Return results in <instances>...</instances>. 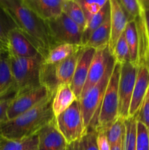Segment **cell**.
<instances>
[{"label": "cell", "instance_id": "cell-30", "mask_svg": "<svg viewBox=\"0 0 149 150\" xmlns=\"http://www.w3.org/2000/svg\"><path fill=\"white\" fill-rule=\"evenodd\" d=\"M110 145L113 146L124 139L125 124L124 119L118 117L105 131Z\"/></svg>", "mask_w": 149, "mask_h": 150}, {"label": "cell", "instance_id": "cell-38", "mask_svg": "<svg viewBox=\"0 0 149 150\" xmlns=\"http://www.w3.org/2000/svg\"><path fill=\"white\" fill-rule=\"evenodd\" d=\"M96 144L99 150H110V145L105 132L96 133Z\"/></svg>", "mask_w": 149, "mask_h": 150}, {"label": "cell", "instance_id": "cell-23", "mask_svg": "<svg viewBox=\"0 0 149 150\" xmlns=\"http://www.w3.org/2000/svg\"><path fill=\"white\" fill-rule=\"evenodd\" d=\"M126 41L130 54V62L139 66V42L137 27L134 21L128 22L124 30Z\"/></svg>", "mask_w": 149, "mask_h": 150}, {"label": "cell", "instance_id": "cell-17", "mask_svg": "<svg viewBox=\"0 0 149 150\" xmlns=\"http://www.w3.org/2000/svg\"><path fill=\"white\" fill-rule=\"evenodd\" d=\"M83 47L71 57L56 64V77L60 85L71 84Z\"/></svg>", "mask_w": 149, "mask_h": 150}, {"label": "cell", "instance_id": "cell-11", "mask_svg": "<svg viewBox=\"0 0 149 150\" xmlns=\"http://www.w3.org/2000/svg\"><path fill=\"white\" fill-rule=\"evenodd\" d=\"M7 51L11 57L15 58H30L40 54L34 45L17 28L9 32Z\"/></svg>", "mask_w": 149, "mask_h": 150}, {"label": "cell", "instance_id": "cell-26", "mask_svg": "<svg viewBox=\"0 0 149 150\" xmlns=\"http://www.w3.org/2000/svg\"><path fill=\"white\" fill-rule=\"evenodd\" d=\"M110 13V4L109 0H108V2L104 6L103 8L99 13L94 15L86 24V28L83 32V39H82L83 46H84L85 44L86 43L93 31L96 30L103 23Z\"/></svg>", "mask_w": 149, "mask_h": 150}, {"label": "cell", "instance_id": "cell-33", "mask_svg": "<svg viewBox=\"0 0 149 150\" xmlns=\"http://www.w3.org/2000/svg\"><path fill=\"white\" fill-rule=\"evenodd\" d=\"M118 2L128 22L134 21V19L143 12L139 0H118Z\"/></svg>", "mask_w": 149, "mask_h": 150}, {"label": "cell", "instance_id": "cell-28", "mask_svg": "<svg viewBox=\"0 0 149 150\" xmlns=\"http://www.w3.org/2000/svg\"><path fill=\"white\" fill-rule=\"evenodd\" d=\"M67 150H99L96 144V132L87 130L80 139L68 145Z\"/></svg>", "mask_w": 149, "mask_h": 150}, {"label": "cell", "instance_id": "cell-14", "mask_svg": "<svg viewBox=\"0 0 149 150\" xmlns=\"http://www.w3.org/2000/svg\"><path fill=\"white\" fill-rule=\"evenodd\" d=\"M64 0H22V2L45 21L56 18L62 14Z\"/></svg>", "mask_w": 149, "mask_h": 150}, {"label": "cell", "instance_id": "cell-25", "mask_svg": "<svg viewBox=\"0 0 149 150\" xmlns=\"http://www.w3.org/2000/svg\"><path fill=\"white\" fill-rule=\"evenodd\" d=\"M63 13L67 15L74 22L82 31H84L86 26V20L84 13L76 0H64L62 4Z\"/></svg>", "mask_w": 149, "mask_h": 150}, {"label": "cell", "instance_id": "cell-10", "mask_svg": "<svg viewBox=\"0 0 149 150\" xmlns=\"http://www.w3.org/2000/svg\"><path fill=\"white\" fill-rule=\"evenodd\" d=\"M111 55L112 54L110 51L108 46L96 50V52L91 63L87 79L79 99L84 96L89 89H91L102 79L107 70Z\"/></svg>", "mask_w": 149, "mask_h": 150}, {"label": "cell", "instance_id": "cell-44", "mask_svg": "<svg viewBox=\"0 0 149 150\" xmlns=\"http://www.w3.org/2000/svg\"><path fill=\"white\" fill-rule=\"evenodd\" d=\"M148 67L149 69V58H148Z\"/></svg>", "mask_w": 149, "mask_h": 150}, {"label": "cell", "instance_id": "cell-39", "mask_svg": "<svg viewBox=\"0 0 149 150\" xmlns=\"http://www.w3.org/2000/svg\"><path fill=\"white\" fill-rule=\"evenodd\" d=\"M143 17H144L145 25L146 31H147L148 37L149 39V10L143 11Z\"/></svg>", "mask_w": 149, "mask_h": 150}, {"label": "cell", "instance_id": "cell-1", "mask_svg": "<svg viewBox=\"0 0 149 150\" xmlns=\"http://www.w3.org/2000/svg\"><path fill=\"white\" fill-rule=\"evenodd\" d=\"M0 7L13 21L15 26L45 57L55 46L46 22L28 8L22 0H0Z\"/></svg>", "mask_w": 149, "mask_h": 150}, {"label": "cell", "instance_id": "cell-4", "mask_svg": "<svg viewBox=\"0 0 149 150\" xmlns=\"http://www.w3.org/2000/svg\"><path fill=\"white\" fill-rule=\"evenodd\" d=\"M13 88L17 94L40 86L39 72L44 57L41 54L30 58H15L10 55Z\"/></svg>", "mask_w": 149, "mask_h": 150}, {"label": "cell", "instance_id": "cell-31", "mask_svg": "<svg viewBox=\"0 0 149 150\" xmlns=\"http://www.w3.org/2000/svg\"><path fill=\"white\" fill-rule=\"evenodd\" d=\"M84 13L86 20V24L94 15L99 13L104 6L108 2V0L104 1H85V0H76Z\"/></svg>", "mask_w": 149, "mask_h": 150}, {"label": "cell", "instance_id": "cell-15", "mask_svg": "<svg viewBox=\"0 0 149 150\" xmlns=\"http://www.w3.org/2000/svg\"><path fill=\"white\" fill-rule=\"evenodd\" d=\"M149 87V69L145 65L138 66L137 78L130 103L129 117H134L138 112L142 102Z\"/></svg>", "mask_w": 149, "mask_h": 150}, {"label": "cell", "instance_id": "cell-2", "mask_svg": "<svg viewBox=\"0 0 149 150\" xmlns=\"http://www.w3.org/2000/svg\"><path fill=\"white\" fill-rule=\"evenodd\" d=\"M53 97L15 118L0 122V138L9 141L20 140L37 134L42 127L53 121Z\"/></svg>", "mask_w": 149, "mask_h": 150}, {"label": "cell", "instance_id": "cell-37", "mask_svg": "<svg viewBox=\"0 0 149 150\" xmlns=\"http://www.w3.org/2000/svg\"><path fill=\"white\" fill-rule=\"evenodd\" d=\"M136 119L137 122H141L149 130V87L140 109L136 114Z\"/></svg>", "mask_w": 149, "mask_h": 150}, {"label": "cell", "instance_id": "cell-12", "mask_svg": "<svg viewBox=\"0 0 149 150\" xmlns=\"http://www.w3.org/2000/svg\"><path fill=\"white\" fill-rule=\"evenodd\" d=\"M95 52L96 50L93 48H86L84 46L82 48L74 76L70 84V87L72 89L77 100H79L81 95L82 91L84 87L89 74L91 63L93 59Z\"/></svg>", "mask_w": 149, "mask_h": 150}, {"label": "cell", "instance_id": "cell-24", "mask_svg": "<svg viewBox=\"0 0 149 150\" xmlns=\"http://www.w3.org/2000/svg\"><path fill=\"white\" fill-rule=\"evenodd\" d=\"M40 84L46 88L52 96L55 95L61 85L58 81L56 73V64H47L42 63L39 72Z\"/></svg>", "mask_w": 149, "mask_h": 150}, {"label": "cell", "instance_id": "cell-20", "mask_svg": "<svg viewBox=\"0 0 149 150\" xmlns=\"http://www.w3.org/2000/svg\"><path fill=\"white\" fill-rule=\"evenodd\" d=\"M137 31L139 42V66L145 65L148 67L149 58V39L145 25L143 11L134 19Z\"/></svg>", "mask_w": 149, "mask_h": 150}, {"label": "cell", "instance_id": "cell-7", "mask_svg": "<svg viewBox=\"0 0 149 150\" xmlns=\"http://www.w3.org/2000/svg\"><path fill=\"white\" fill-rule=\"evenodd\" d=\"M45 22L55 45L65 43L83 45V32L67 15L62 13L56 18Z\"/></svg>", "mask_w": 149, "mask_h": 150}, {"label": "cell", "instance_id": "cell-3", "mask_svg": "<svg viewBox=\"0 0 149 150\" xmlns=\"http://www.w3.org/2000/svg\"><path fill=\"white\" fill-rule=\"evenodd\" d=\"M121 64L115 62L99 111L87 130L105 132L118 118V83Z\"/></svg>", "mask_w": 149, "mask_h": 150}, {"label": "cell", "instance_id": "cell-27", "mask_svg": "<svg viewBox=\"0 0 149 150\" xmlns=\"http://www.w3.org/2000/svg\"><path fill=\"white\" fill-rule=\"evenodd\" d=\"M0 150H38L37 133L20 140H4Z\"/></svg>", "mask_w": 149, "mask_h": 150}, {"label": "cell", "instance_id": "cell-41", "mask_svg": "<svg viewBox=\"0 0 149 150\" xmlns=\"http://www.w3.org/2000/svg\"><path fill=\"white\" fill-rule=\"evenodd\" d=\"M124 139L121 142H120L119 143L113 145V146H111L110 150H123V149H124Z\"/></svg>", "mask_w": 149, "mask_h": 150}, {"label": "cell", "instance_id": "cell-9", "mask_svg": "<svg viewBox=\"0 0 149 150\" xmlns=\"http://www.w3.org/2000/svg\"><path fill=\"white\" fill-rule=\"evenodd\" d=\"M52 97L48 89L42 85L17 94L7 110V120L15 118L32 109Z\"/></svg>", "mask_w": 149, "mask_h": 150}, {"label": "cell", "instance_id": "cell-40", "mask_svg": "<svg viewBox=\"0 0 149 150\" xmlns=\"http://www.w3.org/2000/svg\"><path fill=\"white\" fill-rule=\"evenodd\" d=\"M139 3L143 11L149 10V0H139Z\"/></svg>", "mask_w": 149, "mask_h": 150}, {"label": "cell", "instance_id": "cell-5", "mask_svg": "<svg viewBox=\"0 0 149 150\" xmlns=\"http://www.w3.org/2000/svg\"><path fill=\"white\" fill-rule=\"evenodd\" d=\"M115 63V59L113 56L111 55L110 57L108 67L102 79L91 89H89L84 96L78 100L80 102V109L82 111L86 131H87V129L93 122L99 111L108 82L112 75Z\"/></svg>", "mask_w": 149, "mask_h": 150}, {"label": "cell", "instance_id": "cell-18", "mask_svg": "<svg viewBox=\"0 0 149 150\" xmlns=\"http://www.w3.org/2000/svg\"><path fill=\"white\" fill-rule=\"evenodd\" d=\"M76 100L70 85H61L52 99V110L55 117L70 108Z\"/></svg>", "mask_w": 149, "mask_h": 150}, {"label": "cell", "instance_id": "cell-35", "mask_svg": "<svg viewBox=\"0 0 149 150\" xmlns=\"http://www.w3.org/2000/svg\"><path fill=\"white\" fill-rule=\"evenodd\" d=\"M136 150H149V130L137 121Z\"/></svg>", "mask_w": 149, "mask_h": 150}, {"label": "cell", "instance_id": "cell-32", "mask_svg": "<svg viewBox=\"0 0 149 150\" xmlns=\"http://www.w3.org/2000/svg\"><path fill=\"white\" fill-rule=\"evenodd\" d=\"M112 55L113 56L115 62L121 64L127 62H130L129 50L126 41L124 32L117 41Z\"/></svg>", "mask_w": 149, "mask_h": 150}, {"label": "cell", "instance_id": "cell-16", "mask_svg": "<svg viewBox=\"0 0 149 150\" xmlns=\"http://www.w3.org/2000/svg\"><path fill=\"white\" fill-rule=\"evenodd\" d=\"M109 1L110 4V38L108 48L112 54L117 41L124 32L128 21L118 0Z\"/></svg>", "mask_w": 149, "mask_h": 150}, {"label": "cell", "instance_id": "cell-19", "mask_svg": "<svg viewBox=\"0 0 149 150\" xmlns=\"http://www.w3.org/2000/svg\"><path fill=\"white\" fill-rule=\"evenodd\" d=\"M110 38V13L108 14L103 23L93 32L84 47L95 50L108 46Z\"/></svg>", "mask_w": 149, "mask_h": 150}, {"label": "cell", "instance_id": "cell-43", "mask_svg": "<svg viewBox=\"0 0 149 150\" xmlns=\"http://www.w3.org/2000/svg\"><path fill=\"white\" fill-rule=\"evenodd\" d=\"M2 141H3V139H1V138H0V146H1V143H2Z\"/></svg>", "mask_w": 149, "mask_h": 150}, {"label": "cell", "instance_id": "cell-21", "mask_svg": "<svg viewBox=\"0 0 149 150\" xmlns=\"http://www.w3.org/2000/svg\"><path fill=\"white\" fill-rule=\"evenodd\" d=\"M83 45L72 44H60L53 47L44 57L43 62L47 64H57L63 60L69 58L78 51Z\"/></svg>", "mask_w": 149, "mask_h": 150}, {"label": "cell", "instance_id": "cell-42", "mask_svg": "<svg viewBox=\"0 0 149 150\" xmlns=\"http://www.w3.org/2000/svg\"><path fill=\"white\" fill-rule=\"evenodd\" d=\"M3 49H7V48H6L4 45H3L2 44L0 43V51H1V50H3Z\"/></svg>", "mask_w": 149, "mask_h": 150}, {"label": "cell", "instance_id": "cell-36", "mask_svg": "<svg viewBox=\"0 0 149 150\" xmlns=\"http://www.w3.org/2000/svg\"><path fill=\"white\" fill-rule=\"evenodd\" d=\"M16 95L17 91L13 86L8 92L0 96V122L7 120V110Z\"/></svg>", "mask_w": 149, "mask_h": 150}, {"label": "cell", "instance_id": "cell-6", "mask_svg": "<svg viewBox=\"0 0 149 150\" xmlns=\"http://www.w3.org/2000/svg\"><path fill=\"white\" fill-rule=\"evenodd\" d=\"M54 120L57 128L68 144L78 140L86 133L78 100H76L66 111L56 117Z\"/></svg>", "mask_w": 149, "mask_h": 150}, {"label": "cell", "instance_id": "cell-34", "mask_svg": "<svg viewBox=\"0 0 149 150\" xmlns=\"http://www.w3.org/2000/svg\"><path fill=\"white\" fill-rule=\"evenodd\" d=\"M16 28L13 21L0 7V43L7 48V39L10 31Z\"/></svg>", "mask_w": 149, "mask_h": 150}, {"label": "cell", "instance_id": "cell-13", "mask_svg": "<svg viewBox=\"0 0 149 150\" xmlns=\"http://www.w3.org/2000/svg\"><path fill=\"white\" fill-rule=\"evenodd\" d=\"M37 136L38 150H67L68 148L69 144L57 128L55 120L42 127Z\"/></svg>", "mask_w": 149, "mask_h": 150}, {"label": "cell", "instance_id": "cell-8", "mask_svg": "<svg viewBox=\"0 0 149 150\" xmlns=\"http://www.w3.org/2000/svg\"><path fill=\"white\" fill-rule=\"evenodd\" d=\"M137 70L138 66L131 64L130 62L121 64L118 83V117L124 120L129 117Z\"/></svg>", "mask_w": 149, "mask_h": 150}, {"label": "cell", "instance_id": "cell-29", "mask_svg": "<svg viewBox=\"0 0 149 150\" xmlns=\"http://www.w3.org/2000/svg\"><path fill=\"white\" fill-rule=\"evenodd\" d=\"M125 137L123 150H136L137 137V119L136 115L124 120Z\"/></svg>", "mask_w": 149, "mask_h": 150}, {"label": "cell", "instance_id": "cell-22", "mask_svg": "<svg viewBox=\"0 0 149 150\" xmlns=\"http://www.w3.org/2000/svg\"><path fill=\"white\" fill-rule=\"evenodd\" d=\"M13 85L10 54L7 49L0 51V96L8 92Z\"/></svg>", "mask_w": 149, "mask_h": 150}]
</instances>
